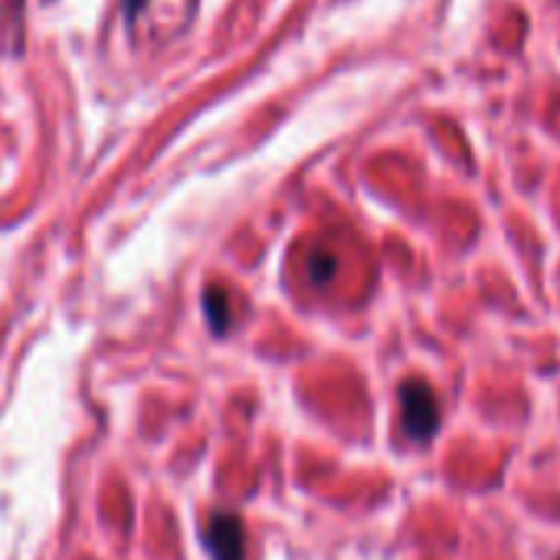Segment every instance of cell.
I'll list each match as a JSON object with an SVG mask.
<instances>
[{"label":"cell","mask_w":560,"mask_h":560,"mask_svg":"<svg viewBox=\"0 0 560 560\" xmlns=\"http://www.w3.org/2000/svg\"><path fill=\"white\" fill-rule=\"evenodd\" d=\"M397 400H400L404 436L410 443H430L440 433V400H436V390L427 381L410 377V381L400 384Z\"/></svg>","instance_id":"6da1fadb"},{"label":"cell","mask_w":560,"mask_h":560,"mask_svg":"<svg viewBox=\"0 0 560 560\" xmlns=\"http://www.w3.org/2000/svg\"><path fill=\"white\" fill-rule=\"evenodd\" d=\"M207 551L217 560H243L246 558V532L236 515H213L207 525Z\"/></svg>","instance_id":"7a4b0ae2"},{"label":"cell","mask_w":560,"mask_h":560,"mask_svg":"<svg viewBox=\"0 0 560 560\" xmlns=\"http://www.w3.org/2000/svg\"><path fill=\"white\" fill-rule=\"evenodd\" d=\"M203 308H207V322H210V328L220 335V331H226V325H230V302H226V292L223 289H207V295H203Z\"/></svg>","instance_id":"3957f363"},{"label":"cell","mask_w":560,"mask_h":560,"mask_svg":"<svg viewBox=\"0 0 560 560\" xmlns=\"http://www.w3.org/2000/svg\"><path fill=\"white\" fill-rule=\"evenodd\" d=\"M335 269H338V262H335V256L331 253H312V259H308V276H312V282L315 285H325V282H331L335 279Z\"/></svg>","instance_id":"277c9868"},{"label":"cell","mask_w":560,"mask_h":560,"mask_svg":"<svg viewBox=\"0 0 560 560\" xmlns=\"http://www.w3.org/2000/svg\"><path fill=\"white\" fill-rule=\"evenodd\" d=\"M144 3H148V0H125V16H128V20H135V16H138V10H141Z\"/></svg>","instance_id":"5b68a950"}]
</instances>
